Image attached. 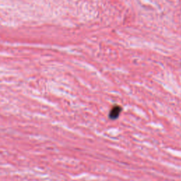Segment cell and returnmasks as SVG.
Listing matches in <instances>:
<instances>
[{"label": "cell", "mask_w": 181, "mask_h": 181, "mask_svg": "<svg viewBox=\"0 0 181 181\" xmlns=\"http://www.w3.org/2000/svg\"><path fill=\"white\" fill-rule=\"evenodd\" d=\"M121 112H122V108H121L120 105H116L111 108L108 116H109V118L110 120H115L116 119L118 118Z\"/></svg>", "instance_id": "obj_1"}]
</instances>
